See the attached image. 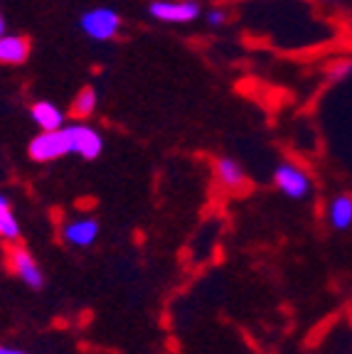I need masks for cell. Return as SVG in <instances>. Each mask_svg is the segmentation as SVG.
<instances>
[{"label": "cell", "mask_w": 352, "mask_h": 354, "mask_svg": "<svg viewBox=\"0 0 352 354\" xmlns=\"http://www.w3.org/2000/svg\"><path fill=\"white\" fill-rule=\"evenodd\" d=\"M30 158L35 162H52L74 155V143H72V126H62L55 131H39L28 148Z\"/></svg>", "instance_id": "cell-1"}, {"label": "cell", "mask_w": 352, "mask_h": 354, "mask_svg": "<svg viewBox=\"0 0 352 354\" xmlns=\"http://www.w3.org/2000/svg\"><path fill=\"white\" fill-rule=\"evenodd\" d=\"M79 28L89 39L106 42V39H114L121 30V15L111 8H91L82 15Z\"/></svg>", "instance_id": "cell-2"}, {"label": "cell", "mask_w": 352, "mask_h": 354, "mask_svg": "<svg viewBox=\"0 0 352 354\" xmlns=\"http://www.w3.org/2000/svg\"><path fill=\"white\" fill-rule=\"evenodd\" d=\"M148 15L158 22H173V25H185L202 15L197 0H150Z\"/></svg>", "instance_id": "cell-3"}, {"label": "cell", "mask_w": 352, "mask_h": 354, "mask_svg": "<svg viewBox=\"0 0 352 354\" xmlns=\"http://www.w3.org/2000/svg\"><path fill=\"white\" fill-rule=\"evenodd\" d=\"M274 185L286 194L288 199H306L313 189V180L301 165L281 162L274 170Z\"/></svg>", "instance_id": "cell-4"}, {"label": "cell", "mask_w": 352, "mask_h": 354, "mask_svg": "<svg viewBox=\"0 0 352 354\" xmlns=\"http://www.w3.org/2000/svg\"><path fill=\"white\" fill-rule=\"evenodd\" d=\"M10 268L28 288H33V290H42L44 288V273L39 268L37 259L28 249L17 246V243L10 249Z\"/></svg>", "instance_id": "cell-5"}, {"label": "cell", "mask_w": 352, "mask_h": 354, "mask_svg": "<svg viewBox=\"0 0 352 354\" xmlns=\"http://www.w3.org/2000/svg\"><path fill=\"white\" fill-rule=\"evenodd\" d=\"M101 227L94 216H77V219H69L62 224V241L67 246H74V249H89L96 236H99Z\"/></svg>", "instance_id": "cell-6"}, {"label": "cell", "mask_w": 352, "mask_h": 354, "mask_svg": "<svg viewBox=\"0 0 352 354\" xmlns=\"http://www.w3.org/2000/svg\"><path fill=\"white\" fill-rule=\"evenodd\" d=\"M72 143L74 155L84 158V160H96L104 150V138L99 131H94L87 123H72Z\"/></svg>", "instance_id": "cell-7"}, {"label": "cell", "mask_w": 352, "mask_h": 354, "mask_svg": "<svg viewBox=\"0 0 352 354\" xmlns=\"http://www.w3.org/2000/svg\"><path fill=\"white\" fill-rule=\"evenodd\" d=\"M30 50L33 44L25 35H3L0 37V64L6 66H17L25 64L30 57Z\"/></svg>", "instance_id": "cell-8"}, {"label": "cell", "mask_w": 352, "mask_h": 354, "mask_svg": "<svg viewBox=\"0 0 352 354\" xmlns=\"http://www.w3.org/2000/svg\"><path fill=\"white\" fill-rule=\"evenodd\" d=\"M215 177L222 187L231 189V192H239V189L247 187V172H244V167L237 160H231V158H220L215 162Z\"/></svg>", "instance_id": "cell-9"}, {"label": "cell", "mask_w": 352, "mask_h": 354, "mask_svg": "<svg viewBox=\"0 0 352 354\" xmlns=\"http://www.w3.org/2000/svg\"><path fill=\"white\" fill-rule=\"evenodd\" d=\"M328 224L335 232L352 229V197L350 194H337L328 202Z\"/></svg>", "instance_id": "cell-10"}, {"label": "cell", "mask_w": 352, "mask_h": 354, "mask_svg": "<svg viewBox=\"0 0 352 354\" xmlns=\"http://www.w3.org/2000/svg\"><path fill=\"white\" fill-rule=\"evenodd\" d=\"M30 118L39 131H55V128L64 126V113L50 101H35L30 109Z\"/></svg>", "instance_id": "cell-11"}, {"label": "cell", "mask_w": 352, "mask_h": 354, "mask_svg": "<svg viewBox=\"0 0 352 354\" xmlns=\"http://www.w3.org/2000/svg\"><path fill=\"white\" fill-rule=\"evenodd\" d=\"M20 221H17L15 212H12L10 199L6 192H0V239L8 243L20 241Z\"/></svg>", "instance_id": "cell-12"}, {"label": "cell", "mask_w": 352, "mask_h": 354, "mask_svg": "<svg viewBox=\"0 0 352 354\" xmlns=\"http://www.w3.org/2000/svg\"><path fill=\"white\" fill-rule=\"evenodd\" d=\"M96 104H99L96 91H94L91 86H84V88H79V94L74 96L69 113H72L74 121H87V118H91L94 111H96Z\"/></svg>", "instance_id": "cell-13"}, {"label": "cell", "mask_w": 352, "mask_h": 354, "mask_svg": "<svg viewBox=\"0 0 352 354\" xmlns=\"http://www.w3.org/2000/svg\"><path fill=\"white\" fill-rule=\"evenodd\" d=\"M352 74V62H335V64L328 69V79L331 82H342Z\"/></svg>", "instance_id": "cell-14"}, {"label": "cell", "mask_w": 352, "mask_h": 354, "mask_svg": "<svg viewBox=\"0 0 352 354\" xmlns=\"http://www.w3.org/2000/svg\"><path fill=\"white\" fill-rule=\"evenodd\" d=\"M227 10H222V8H212V10H207L204 12V20H207V25L209 28H222L227 22Z\"/></svg>", "instance_id": "cell-15"}, {"label": "cell", "mask_w": 352, "mask_h": 354, "mask_svg": "<svg viewBox=\"0 0 352 354\" xmlns=\"http://www.w3.org/2000/svg\"><path fill=\"white\" fill-rule=\"evenodd\" d=\"M0 354H30L25 349H15V347H6V344H0Z\"/></svg>", "instance_id": "cell-16"}, {"label": "cell", "mask_w": 352, "mask_h": 354, "mask_svg": "<svg viewBox=\"0 0 352 354\" xmlns=\"http://www.w3.org/2000/svg\"><path fill=\"white\" fill-rule=\"evenodd\" d=\"M3 35H6V17L0 15V37H3Z\"/></svg>", "instance_id": "cell-17"}]
</instances>
